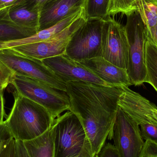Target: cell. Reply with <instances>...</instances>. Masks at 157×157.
Wrapping results in <instances>:
<instances>
[{
    "label": "cell",
    "instance_id": "cell-26",
    "mask_svg": "<svg viewBox=\"0 0 157 157\" xmlns=\"http://www.w3.org/2000/svg\"><path fill=\"white\" fill-rule=\"evenodd\" d=\"M139 157H157V143L150 140L145 141Z\"/></svg>",
    "mask_w": 157,
    "mask_h": 157
},
{
    "label": "cell",
    "instance_id": "cell-16",
    "mask_svg": "<svg viewBox=\"0 0 157 157\" xmlns=\"http://www.w3.org/2000/svg\"><path fill=\"white\" fill-rule=\"evenodd\" d=\"M30 157H54V141L51 126L42 135L23 142Z\"/></svg>",
    "mask_w": 157,
    "mask_h": 157
},
{
    "label": "cell",
    "instance_id": "cell-35",
    "mask_svg": "<svg viewBox=\"0 0 157 157\" xmlns=\"http://www.w3.org/2000/svg\"><path fill=\"white\" fill-rule=\"evenodd\" d=\"M75 157H92L91 156L88 155H84V154H82V155H79Z\"/></svg>",
    "mask_w": 157,
    "mask_h": 157
},
{
    "label": "cell",
    "instance_id": "cell-7",
    "mask_svg": "<svg viewBox=\"0 0 157 157\" xmlns=\"http://www.w3.org/2000/svg\"><path fill=\"white\" fill-rule=\"evenodd\" d=\"M103 21L104 19L86 20L73 35L65 54L78 62L101 57Z\"/></svg>",
    "mask_w": 157,
    "mask_h": 157
},
{
    "label": "cell",
    "instance_id": "cell-15",
    "mask_svg": "<svg viewBox=\"0 0 157 157\" xmlns=\"http://www.w3.org/2000/svg\"><path fill=\"white\" fill-rule=\"evenodd\" d=\"M83 14L84 9L71 15L53 26L40 30L33 36L24 38L14 40L13 41V45L14 47H18L48 40L63 31Z\"/></svg>",
    "mask_w": 157,
    "mask_h": 157
},
{
    "label": "cell",
    "instance_id": "cell-30",
    "mask_svg": "<svg viewBox=\"0 0 157 157\" xmlns=\"http://www.w3.org/2000/svg\"><path fill=\"white\" fill-rule=\"evenodd\" d=\"M16 157H30L22 141H16Z\"/></svg>",
    "mask_w": 157,
    "mask_h": 157
},
{
    "label": "cell",
    "instance_id": "cell-20",
    "mask_svg": "<svg viewBox=\"0 0 157 157\" xmlns=\"http://www.w3.org/2000/svg\"><path fill=\"white\" fill-rule=\"evenodd\" d=\"M3 12L0 11V40H12L31 36L35 33L15 25L2 19Z\"/></svg>",
    "mask_w": 157,
    "mask_h": 157
},
{
    "label": "cell",
    "instance_id": "cell-19",
    "mask_svg": "<svg viewBox=\"0 0 157 157\" xmlns=\"http://www.w3.org/2000/svg\"><path fill=\"white\" fill-rule=\"evenodd\" d=\"M110 0H86L84 15L86 20L105 19L108 14Z\"/></svg>",
    "mask_w": 157,
    "mask_h": 157
},
{
    "label": "cell",
    "instance_id": "cell-23",
    "mask_svg": "<svg viewBox=\"0 0 157 157\" xmlns=\"http://www.w3.org/2000/svg\"><path fill=\"white\" fill-rule=\"evenodd\" d=\"M14 76L13 71L0 61V90H4Z\"/></svg>",
    "mask_w": 157,
    "mask_h": 157
},
{
    "label": "cell",
    "instance_id": "cell-13",
    "mask_svg": "<svg viewBox=\"0 0 157 157\" xmlns=\"http://www.w3.org/2000/svg\"><path fill=\"white\" fill-rule=\"evenodd\" d=\"M103 81L114 86H131L127 70L120 68L101 57L79 62Z\"/></svg>",
    "mask_w": 157,
    "mask_h": 157
},
{
    "label": "cell",
    "instance_id": "cell-34",
    "mask_svg": "<svg viewBox=\"0 0 157 157\" xmlns=\"http://www.w3.org/2000/svg\"><path fill=\"white\" fill-rule=\"evenodd\" d=\"M155 44L157 47V27L156 30L155 36Z\"/></svg>",
    "mask_w": 157,
    "mask_h": 157
},
{
    "label": "cell",
    "instance_id": "cell-22",
    "mask_svg": "<svg viewBox=\"0 0 157 157\" xmlns=\"http://www.w3.org/2000/svg\"><path fill=\"white\" fill-rule=\"evenodd\" d=\"M138 121L142 123L152 124L157 126V107L143 96L140 98V110Z\"/></svg>",
    "mask_w": 157,
    "mask_h": 157
},
{
    "label": "cell",
    "instance_id": "cell-9",
    "mask_svg": "<svg viewBox=\"0 0 157 157\" xmlns=\"http://www.w3.org/2000/svg\"><path fill=\"white\" fill-rule=\"evenodd\" d=\"M129 45L124 26L110 16L102 27L101 57L114 65L127 70Z\"/></svg>",
    "mask_w": 157,
    "mask_h": 157
},
{
    "label": "cell",
    "instance_id": "cell-21",
    "mask_svg": "<svg viewBox=\"0 0 157 157\" xmlns=\"http://www.w3.org/2000/svg\"><path fill=\"white\" fill-rule=\"evenodd\" d=\"M140 15L147 29L148 40L155 44L157 27V6L145 0Z\"/></svg>",
    "mask_w": 157,
    "mask_h": 157
},
{
    "label": "cell",
    "instance_id": "cell-4",
    "mask_svg": "<svg viewBox=\"0 0 157 157\" xmlns=\"http://www.w3.org/2000/svg\"><path fill=\"white\" fill-rule=\"evenodd\" d=\"M19 94L48 110L53 120L62 113L69 111L70 98L65 90L24 76L15 75L11 81Z\"/></svg>",
    "mask_w": 157,
    "mask_h": 157
},
{
    "label": "cell",
    "instance_id": "cell-17",
    "mask_svg": "<svg viewBox=\"0 0 157 157\" xmlns=\"http://www.w3.org/2000/svg\"><path fill=\"white\" fill-rule=\"evenodd\" d=\"M145 0H110L108 14L114 16L121 13L127 16L140 13L144 8Z\"/></svg>",
    "mask_w": 157,
    "mask_h": 157
},
{
    "label": "cell",
    "instance_id": "cell-8",
    "mask_svg": "<svg viewBox=\"0 0 157 157\" xmlns=\"http://www.w3.org/2000/svg\"><path fill=\"white\" fill-rule=\"evenodd\" d=\"M110 139L118 157H139L145 141L138 124L119 107Z\"/></svg>",
    "mask_w": 157,
    "mask_h": 157
},
{
    "label": "cell",
    "instance_id": "cell-3",
    "mask_svg": "<svg viewBox=\"0 0 157 157\" xmlns=\"http://www.w3.org/2000/svg\"><path fill=\"white\" fill-rule=\"evenodd\" d=\"M51 128L54 157H75L82 154L93 157L84 128L73 113L67 112L54 119Z\"/></svg>",
    "mask_w": 157,
    "mask_h": 157
},
{
    "label": "cell",
    "instance_id": "cell-25",
    "mask_svg": "<svg viewBox=\"0 0 157 157\" xmlns=\"http://www.w3.org/2000/svg\"><path fill=\"white\" fill-rule=\"evenodd\" d=\"M13 139L12 133L5 122L1 123L0 124V154Z\"/></svg>",
    "mask_w": 157,
    "mask_h": 157
},
{
    "label": "cell",
    "instance_id": "cell-10",
    "mask_svg": "<svg viewBox=\"0 0 157 157\" xmlns=\"http://www.w3.org/2000/svg\"><path fill=\"white\" fill-rule=\"evenodd\" d=\"M86 21L83 14L63 31L48 40L11 49L25 56L40 60L65 54L73 35Z\"/></svg>",
    "mask_w": 157,
    "mask_h": 157
},
{
    "label": "cell",
    "instance_id": "cell-24",
    "mask_svg": "<svg viewBox=\"0 0 157 157\" xmlns=\"http://www.w3.org/2000/svg\"><path fill=\"white\" fill-rule=\"evenodd\" d=\"M141 133L145 141L150 140L157 143V126L152 124L139 125Z\"/></svg>",
    "mask_w": 157,
    "mask_h": 157
},
{
    "label": "cell",
    "instance_id": "cell-2",
    "mask_svg": "<svg viewBox=\"0 0 157 157\" xmlns=\"http://www.w3.org/2000/svg\"><path fill=\"white\" fill-rule=\"evenodd\" d=\"M14 102L5 123L16 141L33 140L47 132L53 120L47 109L14 92Z\"/></svg>",
    "mask_w": 157,
    "mask_h": 157
},
{
    "label": "cell",
    "instance_id": "cell-31",
    "mask_svg": "<svg viewBox=\"0 0 157 157\" xmlns=\"http://www.w3.org/2000/svg\"><path fill=\"white\" fill-rule=\"evenodd\" d=\"M4 90H0V124L3 122L4 118L6 117L5 110V100L3 97Z\"/></svg>",
    "mask_w": 157,
    "mask_h": 157
},
{
    "label": "cell",
    "instance_id": "cell-18",
    "mask_svg": "<svg viewBox=\"0 0 157 157\" xmlns=\"http://www.w3.org/2000/svg\"><path fill=\"white\" fill-rule=\"evenodd\" d=\"M146 83L150 84L157 92V47L147 40L146 47Z\"/></svg>",
    "mask_w": 157,
    "mask_h": 157
},
{
    "label": "cell",
    "instance_id": "cell-1",
    "mask_svg": "<svg viewBox=\"0 0 157 157\" xmlns=\"http://www.w3.org/2000/svg\"><path fill=\"white\" fill-rule=\"evenodd\" d=\"M66 91L71 103L69 111L83 126L92 156L98 157L107 139H110L122 87L71 81L66 83Z\"/></svg>",
    "mask_w": 157,
    "mask_h": 157
},
{
    "label": "cell",
    "instance_id": "cell-12",
    "mask_svg": "<svg viewBox=\"0 0 157 157\" xmlns=\"http://www.w3.org/2000/svg\"><path fill=\"white\" fill-rule=\"evenodd\" d=\"M86 0H50L41 8L39 31L56 25L84 9Z\"/></svg>",
    "mask_w": 157,
    "mask_h": 157
},
{
    "label": "cell",
    "instance_id": "cell-29",
    "mask_svg": "<svg viewBox=\"0 0 157 157\" xmlns=\"http://www.w3.org/2000/svg\"><path fill=\"white\" fill-rule=\"evenodd\" d=\"M33 9L40 11L43 6L50 0H21Z\"/></svg>",
    "mask_w": 157,
    "mask_h": 157
},
{
    "label": "cell",
    "instance_id": "cell-5",
    "mask_svg": "<svg viewBox=\"0 0 157 157\" xmlns=\"http://www.w3.org/2000/svg\"><path fill=\"white\" fill-rule=\"evenodd\" d=\"M124 26L129 42L127 72L132 85L146 83V47L148 40L147 29L138 12L127 16Z\"/></svg>",
    "mask_w": 157,
    "mask_h": 157
},
{
    "label": "cell",
    "instance_id": "cell-33",
    "mask_svg": "<svg viewBox=\"0 0 157 157\" xmlns=\"http://www.w3.org/2000/svg\"><path fill=\"white\" fill-rule=\"evenodd\" d=\"M146 1L152 3L155 5L157 6V0H146Z\"/></svg>",
    "mask_w": 157,
    "mask_h": 157
},
{
    "label": "cell",
    "instance_id": "cell-11",
    "mask_svg": "<svg viewBox=\"0 0 157 157\" xmlns=\"http://www.w3.org/2000/svg\"><path fill=\"white\" fill-rule=\"evenodd\" d=\"M42 61L58 78L66 84L71 81H83L106 86H114L103 81L90 70L65 54Z\"/></svg>",
    "mask_w": 157,
    "mask_h": 157
},
{
    "label": "cell",
    "instance_id": "cell-14",
    "mask_svg": "<svg viewBox=\"0 0 157 157\" xmlns=\"http://www.w3.org/2000/svg\"><path fill=\"white\" fill-rule=\"evenodd\" d=\"M3 12V20L35 34L39 31L40 11L33 9L23 1L17 0Z\"/></svg>",
    "mask_w": 157,
    "mask_h": 157
},
{
    "label": "cell",
    "instance_id": "cell-32",
    "mask_svg": "<svg viewBox=\"0 0 157 157\" xmlns=\"http://www.w3.org/2000/svg\"><path fill=\"white\" fill-rule=\"evenodd\" d=\"M17 0H0V11L8 8Z\"/></svg>",
    "mask_w": 157,
    "mask_h": 157
},
{
    "label": "cell",
    "instance_id": "cell-28",
    "mask_svg": "<svg viewBox=\"0 0 157 157\" xmlns=\"http://www.w3.org/2000/svg\"><path fill=\"white\" fill-rule=\"evenodd\" d=\"M16 140L13 139L2 151L0 157H16Z\"/></svg>",
    "mask_w": 157,
    "mask_h": 157
},
{
    "label": "cell",
    "instance_id": "cell-6",
    "mask_svg": "<svg viewBox=\"0 0 157 157\" xmlns=\"http://www.w3.org/2000/svg\"><path fill=\"white\" fill-rule=\"evenodd\" d=\"M0 61L12 70L15 75L32 78L66 91V83L58 78L42 60L7 49L0 50Z\"/></svg>",
    "mask_w": 157,
    "mask_h": 157
},
{
    "label": "cell",
    "instance_id": "cell-27",
    "mask_svg": "<svg viewBox=\"0 0 157 157\" xmlns=\"http://www.w3.org/2000/svg\"><path fill=\"white\" fill-rule=\"evenodd\" d=\"M98 157H118V153L113 144L105 143L99 153Z\"/></svg>",
    "mask_w": 157,
    "mask_h": 157
}]
</instances>
